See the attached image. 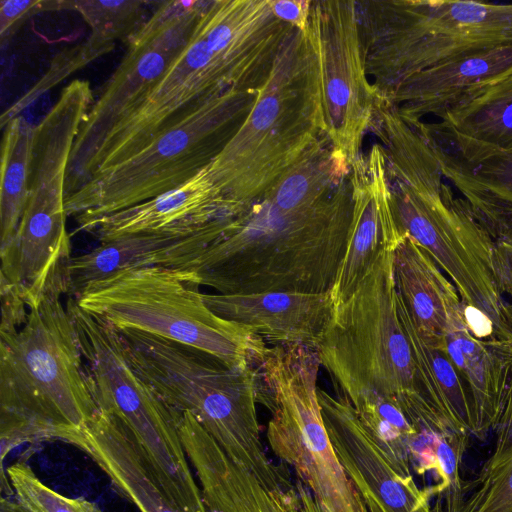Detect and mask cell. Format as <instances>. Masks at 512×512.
Wrapping results in <instances>:
<instances>
[{
  "label": "cell",
  "mask_w": 512,
  "mask_h": 512,
  "mask_svg": "<svg viewBox=\"0 0 512 512\" xmlns=\"http://www.w3.org/2000/svg\"><path fill=\"white\" fill-rule=\"evenodd\" d=\"M210 0L162 1L130 38L128 50L86 115L71 152L65 198L84 183L113 127L148 94L188 45Z\"/></svg>",
  "instance_id": "cell-13"
},
{
  "label": "cell",
  "mask_w": 512,
  "mask_h": 512,
  "mask_svg": "<svg viewBox=\"0 0 512 512\" xmlns=\"http://www.w3.org/2000/svg\"><path fill=\"white\" fill-rule=\"evenodd\" d=\"M74 299V298H73ZM116 329H131L201 350L232 368H246L267 348L249 328L204 302L199 285L173 267L127 269L88 286L74 299Z\"/></svg>",
  "instance_id": "cell-10"
},
{
  "label": "cell",
  "mask_w": 512,
  "mask_h": 512,
  "mask_svg": "<svg viewBox=\"0 0 512 512\" xmlns=\"http://www.w3.org/2000/svg\"><path fill=\"white\" fill-rule=\"evenodd\" d=\"M118 331L131 365L167 405L190 412L265 487H294L288 469L274 465L265 453L253 366L232 368L188 345L136 330Z\"/></svg>",
  "instance_id": "cell-7"
},
{
  "label": "cell",
  "mask_w": 512,
  "mask_h": 512,
  "mask_svg": "<svg viewBox=\"0 0 512 512\" xmlns=\"http://www.w3.org/2000/svg\"><path fill=\"white\" fill-rule=\"evenodd\" d=\"M293 29L273 14L269 0H210L188 45L107 135L83 185L196 106L230 90L259 92Z\"/></svg>",
  "instance_id": "cell-2"
},
{
  "label": "cell",
  "mask_w": 512,
  "mask_h": 512,
  "mask_svg": "<svg viewBox=\"0 0 512 512\" xmlns=\"http://www.w3.org/2000/svg\"><path fill=\"white\" fill-rule=\"evenodd\" d=\"M512 72V44L480 50L414 73L375 97L402 117H440L467 95Z\"/></svg>",
  "instance_id": "cell-19"
},
{
  "label": "cell",
  "mask_w": 512,
  "mask_h": 512,
  "mask_svg": "<svg viewBox=\"0 0 512 512\" xmlns=\"http://www.w3.org/2000/svg\"><path fill=\"white\" fill-rule=\"evenodd\" d=\"M202 297L218 316L249 328L273 346L301 345L313 350L335 309L331 291L202 293Z\"/></svg>",
  "instance_id": "cell-18"
},
{
  "label": "cell",
  "mask_w": 512,
  "mask_h": 512,
  "mask_svg": "<svg viewBox=\"0 0 512 512\" xmlns=\"http://www.w3.org/2000/svg\"><path fill=\"white\" fill-rule=\"evenodd\" d=\"M357 4L365 68L375 97L414 73L512 44V4L465 0Z\"/></svg>",
  "instance_id": "cell-8"
},
{
  "label": "cell",
  "mask_w": 512,
  "mask_h": 512,
  "mask_svg": "<svg viewBox=\"0 0 512 512\" xmlns=\"http://www.w3.org/2000/svg\"><path fill=\"white\" fill-rule=\"evenodd\" d=\"M60 9V1L1 0L0 35L2 43L11 37L17 27L29 16L45 10Z\"/></svg>",
  "instance_id": "cell-33"
},
{
  "label": "cell",
  "mask_w": 512,
  "mask_h": 512,
  "mask_svg": "<svg viewBox=\"0 0 512 512\" xmlns=\"http://www.w3.org/2000/svg\"><path fill=\"white\" fill-rule=\"evenodd\" d=\"M1 512H29L19 502L14 503L8 499H1Z\"/></svg>",
  "instance_id": "cell-37"
},
{
  "label": "cell",
  "mask_w": 512,
  "mask_h": 512,
  "mask_svg": "<svg viewBox=\"0 0 512 512\" xmlns=\"http://www.w3.org/2000/svg\"><path fill=\"white\" fill-rule=\"evenodd\" d=\"M495 428L494 451L479 474L464 481L459 512H512V390Z\"/></svg>",
  "instance_id": "cell-29"
},
{
  "label": "cell",
  "mask_w": 512,
  "mask_h": 512,
  "mask_svg": "<svg viewBox=\"0 0 512 512\" xmlns=\"http://www.w3.org/2000/svg\"><path fill=\"white\" fill-rule=\"evenodd\" d=\"M317 396L331 443L369 512H432L429 488L392 468L351 403L320 388Z\"/></svg>",
  "instance_id": "cell-15"
},
{
  "label": "cell",
  "mask_w": 512,
  "mask_h": 512,
  "mask_svg": "<svg viewBox=\"0 0 512 512\" xmlns=\"http://www.w3.org/2000/svg\"><path fill=\"white\" fill-rule=\"evenodd\" d=\"M495 241L493 268L500 293L512 298V233Z\"/></svg>",
  "instance_id": "cell-35"
},
{
  "label": "cell",
  "mask_w": 512,
  "mask_h": 512,
  "mask_svg": "<svg viewBox=\"0 0 512 512\" xmlns=\"http://www.w3.org/2000/svg\"><path fill=\"white\" fill-rule=\"evenodd\" d=\"M76 446L97 463L140 512H181L122 423L109 412L99 408Z\"/></svg>",
  "instance_id": "cell-24"
},
{
  "label": "cell",
  "mask_w": 512,
  "mask_h": 512,
  "mask_svg": "<svg viewBox=\"0 0 512 512\" xmlns=\"http://www.w3.org/2000/svg\"><path fill=\"white\" fill-rule=\"evenodd\" d=\"M219 228L220 221L216 219L189 234L129 235L100 243L90 252L65 262L64 294L75 299L91 284L127 269L183 265L206 248Z\"/></svg>",
  "instance_id": "cell-21"
},
{
  "label": "cell",
  "mask_w": 512,
  "mask_h": 512,
  "mask_svg": "<svg viewBox=\"0 0 512 512\" xmlns=\"http://www.w3.org/2000/svg\"><path fill=\"white\" fill-rule=\"evenodd\" d=\"M66 310L98 407L122 423L170 498L193 497L198 485L179 434L177 411L135 371L113 325L84 311L73 298H68Z\"/></svg>",
  "instance_id": "cell-12"
},
{
  "label": "cell",
  "mask_w": 512,
  "mask_h": 512,
  "mask_svg": "<svg viewBox=\"0 0 512 512\" xmlns=\"http://www.w3.org/2000/svg\"><path fill=\"white\" fill-rule=\"evenodd\" d=\"M0 183V254L12 245L30 192L36 125L18 116L3 128Z\"/></svg>",
  "instance_id": "cell-28"
},
{
  "label": "cell",
  "mask_w": 512,
  "mask_h": 512,
  "mask_svg": "<svg viewBox=\"0 0 512 512\" xmlns=\"http://www.w3.org/2000/svg\"><path fill=\"white\" fill-rule=\"evenodd\" d=\"M7 475L18 502L29 512H101L83 498H68L52 490L24 463L9 466Z\"/></svg>",
  "instance_id": "cell-32"
},
{
  "label": "cell",
  "mask_w": 512,
  "mask_h": 512,
  "mask_svg": "<svg viewBox=\"0 0 512 512\" xmlns=\"http://www.w3.org/2000/svg\"><path fill=\"white\" fill-rule=\"evenodd\" d=\"M273 14L281 21L305 32L311 0H269Z\"/></svg>",
  "instance_id": "cell-36"
},
{
  "label": "cell",
  "mask_w": 512,
  "mask_h": 512,
  "mask_svg": "<svg viewBox=\"0 0 512 512\" xmlns=\"http://www.w3.org/2000/svg\"><path fill=\"white\" fill-rule=\"evenodd\" d=\"M439 118L456 134L512 152V72L470 93Z\"/></svg>",
  "instance_id": "cell-27"
},
{
  "label": "cell",
  "mask_w": 512,
  "mask_h": 512,
  "mask_svg": "<svg viewBox=\"0 0 512 512\" xmlns=\"http://www.w3.org/2000/svg\"><path fill=\"white\" fill-rule=\"evenodd\" d=\"M1 322L0 336L18 332L26 323L25 301L13 283L0 274Z\"/></svg>",
  "instance_id": "cell-34"
},
{
  "label": "cell",
  "mask_w": 512,
  "mask_h": 512,
  "mask_svg": "<svg viewBox=\"0 0 512 512\" xmlns=\"http://www.w3.org/2000/svg\"><path fill=\"white\" fill-rule=\"evenodd\" d=\"M258 92L230 90L192 109L125 160L65 198L78 227L185 183L207 167L251 111Z\"/></svg>",
  "instance_id": "cell-9"
},
{
  "label": "cell",
  "mask_w": 512,
  "mask_h": 512,
  "mask_svg": "<svg viewBox=\"0 0 512 512\" xmlns=\"http://www.w3.org/2000/svg\"><path fill=\"white\" fill-rule=\"evenodd\" d=\"M192 467L208 512H322L299 479L290 489L267 488L217 443L200 449L192 458Z\"/></svg>",
  "instance_id": "cell-23"
},
{
  "label": "cell",
  "mask_w": 512,
  "mask_h": 512,
  "mask_svg": "<svg viewBox=\"0 0 512 512\" xmlns=\"http://www.w3.org/2000/svg\"><path fill=\"white\" fill-rule=\"evenodd\" d=\"M393 271L397 294L425 339L443 344L448 334L468 326L465 305L454 284L407 235L393 251Z\"/></svg>",
  "instance_id": "cell-22"
},
{
  "label": "cell",
  "mask_w": 512,
  "mask_h": 512,
  "mask_svg": "<svg viewBox=\"0 0 512 512\" xmlns=\"http://www.w3.org/2000/svg\"><path fill=\"white\" fill-rule=\"evenodd\" d=\"M316 350L277 345L253 364L256 401L271 413L267 439L291 465L322 512H369L331 443L317 396Z\"/></svg>",
  "instance_id": "cell-11"
},
{
  "label": "cell",
  "mask_w": 512,
  "mask_h": 512,
  "mask_svg": "<svg viewBox=\"0 0 512 512\" xmlns=\"http://www.w3.org/2000/svg\"><path fill=\"white\" fill-rule=\"evenodd\" d=\"M352 212L346 249L331 291L335 306L358 287L377 259L394 251L402 234L395 221L382 146L374 144L351 164Z\"/></svg>",
  "instance_id": "cell-17"
},
{
  "label": "cell",
  "mask_w": 512,
  "mask_h": 512,
  "mask_svg": "<svg viewBox=\"0 0 512 512\" xmlns=\"http://www.w3.org/2000/svg\"><path fill=\"white\" fill-rule=\"evenodd\" d=\"M323 135L315 54L294 28L251 111L206 167L228 216L262 197Z\"/></svg>",
  "instance_id": "cell-5"
},
{
  "label": "cell",
  "mask_w": 512,
  "mask_h": 512,
  "mask_svg": "<svg viewBox=\"0 0 512 512\" xmlns=\"http://www.w3.org/2000/svg\"><path fill=\"white\" fill-rule=\"evenodd\" d=\"M421 129L441 172L496 240L512 233V152L454 133L439 123Z\"/></svg>",
  "instance_id": "cell-16"
},
{
  "label": "cell",
  "mask_w": 512,
  "mask_h": 512,
  "mask_svg": "<svg viewBox=\"0 0 512 512\" xmlns=\"http://www.w3.org/2000/svg\"><path fill=\"white\" fill-rule=\"evenodd\" d=\"M445 341L472 398L473 436L484 440L496 427L512 390V344L479 338L468 326L451 332Z\"/></svg>",
  "instance_id": "cell-25"
},
{
  "label": "cell",
  "mask_w": 512,
  "mask_h": 512,
  "mask_svg": "<svg viewBox=\"0 0 512 512\" xmlns=\"http://www.w3.org/2000/svg\"><path fill=\"white\" fill-rule=\"evenodd\" d=\"M61 295L48 289L18 332L0 336L2 461L25 442L77 445L99 410Z\"/></svg>",
  "instance_id": "cell-4"
},
{
  "label": "cell",
  "mask_w": 512,
  "mask_h": 512,
  "mask_svg": "<svg viewBox=\"0 0 512 512\" xmlns=\"http://www.w3.org/2000/svg\"><path fill=\"white\" fill-rule=\"evenodd\" d=\"M114 44H103L88 37L86 41L63 50L51 62L49 70L23 97L14 103L1 116V127L4 128L12 119L41 94L67 78L76 70L86 66L96 58L113 50Z\"/></svg>",
  "instance_id": "cell-31"
},
{
  "label": "cell",
  "mask_w": 512,
  "mask_h": 512,
  "mask_svg": "<svg viewBox=\"0 0 512 512\" xmlns=\"http://www.w3.org/2000/svg\"><path fill=\"white\" fill-rule=\"evenodd\" d=\"M397 310L433 404L459 432L473 436L472 398L464 378L446 352L445 344H433L418 333L398 294Z\"/></svg>",
  "instance_id": "cell-26"
},
{
  "label": "cell",
  "mask_w": 512,
  "mask_h": 512,
  "mask_svg": "<svg viewBox=\"0 0 512 512\" xmlns=\"http://www.w3.org/2000/svg\"><path fill=\"white\" fill-rule=\"evenodd\" d=\"M392 212L402 236L426 251L456 287L466 312L512 344V304L494 275L495 241L469 204L456 197L422 130L405 121L379 136Z\"/></svg>",
  "instance_id": "cell-3"
},
{
  "label": "cell",
  "mask_w": 512,
  "mask_h": 512,
  "mask_svg": "<svg viewBox=\"0 0 512 512\" xmlns=\"http://www.w3.org/2000/svg\"><path fill=\"white\" fill-rule=\"evenodd\" d=\"M316 352L354 409L392 399L410 422L438 416L450 423L426 390L398 315L393 251L384 252L335 306Z\"/></svg>",
  "instance_id": "cell-6"
},
{
  "label": "cell",
  "mask_w": 512,
  "mask_h": 512,
  "mask_svg": "<svg viewBox=\"0 0 512 512\" xmlns=\"http://www.w3.org/2000/svg\"><path fill=\"white\" fill-rule=\"evenodd\" d=\"M143 0H72L60 1V9L78 12L91 29L93 40L114 44L129 40L148 20L147 5Z\"/></svg>",
  "instance_id": "cell-30"
},
{
  "label": "cell",
  "mask_w": 512,
  "mask_h": 512,
  "mask_svg": "<svg viewBox=\"0 0 512 512\" xmlns=\"http://www.w3.org/2000/svg\"><path fill=\"white\" fill-rule=\"evenodd\" d=\"M350 183L311 203L273 185L244 210L220 218L215 238L173 268L219 294L332 291L351 221Z\"/></svg>",
  "instance_id": "cell-1"
},
{
  "label": "cell",
  "mask_w": 512,
  "mask_h": 512,
  "mask_svg": "<svg viewBox=\"0 0 512 512\" xmlns=\"http://www.w3.org/2000/svg\"><path fill=\"white\" fill-rule=\"evenodd\" d=\"M227 216L206 167L180 186L129 208L90 221L78 230L100 243L129 235H182Z\"/></svg>",
  "instance_id": "cell-20"
},
{
  "label": "cell",
  "mask_w": 512,
  "mask_h": 512,
  "mask_svg": "<svg viewBox=\"0 0 512 512\" xmlns=\"http://www.w3.org/2000/svg\"><path fill=\"white\" fill-rule=\"evenodd\" d=\"M305 33L316 58L323 133L351 165L375 113L357 2L311 1Z\"/></svg>",
  "instance_id": "cell-14"
}]
</instances>
